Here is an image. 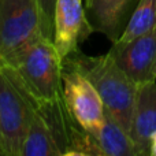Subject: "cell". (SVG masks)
<instances>
[{"label": "cell", "instance_id": "obj_1", "mask_svg": "<svg viewBox=\"0 0 156 156\" xmlns=\"http://www.w3.org/2000/svg\"><path fill=\"white\" fill-rule=\"evenodd\" d=\"M0 67L30 97L33 108L63 94V58L48 37L32 41Z\"/></svg>", "mask_w": 156, "mask_h": 156}, {"label": "cell", "instance_id": "obj_2", "mask_svg": "<svg viewBox=\"0 0 156 156\" xmlns=\"http://www.w3.org/2000/svg\"><path fill=\"white\" fill-rule=\"evenodd\" d=\"M63 66L81 73L99 92L104 108L130 134L137 82L132 80L108 52L101 56H88L78 51L63 58Z\"/></svg>", "mask_w": 156, "mask_h": 156}, {"label": "cell", "instance_id": "obj_3", "mask_svg": "<svg viewBox=\"0 0 156 156\" xmlns=\"http://www.w3.org/2000/svg\"><path fill=\"white\" fill-rule=\"evenodd\" d=\"M41 36L37 0H0V65Z\"/></svg>", "mask_w": 156, "mask_h": 156}, {"label": "cell", "instance_id": "obj_4", "mask_svg": "<svg viewBox=\"0 0 156 156\" xmlns=\"http://www.w3.org/2000/svg\"><path fill=\"white\" fill-rule=\"evenodd\" d=\"M33 115L30 97L0 67V148L5 155L21 156Z\"/></svg>", "mask_w": 156, "mask_h": 156}, {"label": "cell", "instance_id": "obj_5", "mask_svg": "<svg viewBox=\"0 0 156 156\" xmlns=\"http://www.w3.org/2000/svg\"><path fill=\"white\" fill-rule=\"evenodd\" d=\"M63 99L70 115L82 129L90 134L104 122L105 108L99 92L81 73L63 66Z\"/></svg>", "mask_w": 156, "mask_h": 156}, {"label": "cell", "instance_id": "obj_6", "mask_svg": "<svg viewBox=\"0 0 156 156\" xmlns=\"http://www.w3.org/2000/svg\"><path fill=\"white\" fill-rule=\"evenodd\" d=\"M93 32L82 0H56L54 19V44L62 58L78 51L81 41Z\"/></svg>", "mask_w": 156, "mask_h": 156}, {"label": "cell", "instance_id": "obj_7", "mask_svg": "<svg viewBox=\"0 0 156 156\" xmlns=\"http://www.w3.org/2000/svg\"><path fill=\"white\" fill-rule=\"evenodd\" d=\"M110 54L134 82L156 80V27L125 45H112Z\"/></svg>", "mask_w": 156, "mask_h": 156}, {"label": "cell", "instance_id": "obj_8", "mask_svg": "<svg viewBox=\"0 0 156 156\" xmlns=\"http://www.w3.org/2000/svg\"><path fill=\"white\" fill-rule=\"evenodd\" d=\"M156 132V81L137 85L132 118V137L140 155H149L151 138Z\"/></svg>", "mask_w": 156, "mask_h": 156}, {"label": "cell", "instance_id": "obj_9", "mask_svg": "<svg viewBox=\"0 0 156 156\" xmlns=\"http://www.w3.org/2000/svg\"><path fill=\"white\" fill-rule=\"evenodd\" d=\"M133 0H85V12L93 32L105 34L111 41H116L123 32Z\"/></svg>", "mask_w": 156, "mask_h": 156}, {"label": "cell", "instance_id": "obj_10", "mask_svg": "<svg viewBox=\"0 0 156 156\" xmlns=\"http://www.w3.org/2000/svg\"><path fill=\"white\" fill-rule=\"evenodd\" d=\"M103 156H137L140 155L130 134L105 111L104 122L94 134Z\"/></svg>", "mask_w": 156, "mask_h": 156}, {"label": "cell", "instance_id": "obj_11", "mask_svg": "<svg viewBox=\"0 0 156 156\" xmlns=\"http://www.w3.org/2000/svg\"><path fill=\"white\" fill-rule=\"evenodd\" d=\"M21 156H62L44 116L34 110Z\"/></svg>", "mask_w": 156, "mask_h": 156}, {"label": "cell", "instance_id": "obj_12", "mask_svg": "<svg viewBox=\"0 0 156 156\" xmlns=\"http://www.w3.org/2000/svg\"><path fill=\"white\" fill-rule=\"evenodd\" d=\"M156 27V0H138L122 34L112 45H125Z\"/></svg>", "mask_w": 156, "mask_h": 156}, {"label": "cell", "instance_id": "obj_13", "mask_svg": "<svg viewBox=\"0 0 156 156\" xmlns=\"http://www.w3.org/2000/svg\"><path fill=\"white\" fill-rule=\"evenodd\" d=\"M37 4L41 15V27H43L44 37H48L54 41V19L56 0H37Z\"/></svg>", "mask_w": 156, "mask_h": 156}, {"label": "cell", "instance_id": "obj_14", "mask_svg": "<svg viewBox=\"0 0 156 156\" xmlns=\"http://www.w3.org/2000/svg\"><path fill=\"white\" fill-rule=\"evenodd\" d=\"M149 155L152 156H156V132L154 133L151 138V149H149Z\"/></svg>", "mask_w": 156, "mask_h": 156}, {"label": "cell", "instance_id": "obj_15", "mask_svg": "<svg viewBox=\"0 0 156 156\" xmlns=\"http://www.w3.org/2000/svg\"><path fill=\"white\" fill-rule=\"evenodd\" d=\"M0 155H4V152L2 151V148H0Z\"/></svg>", "mask_w": 156, "mask_h": 156}, {"label": "cell", "instance_id": "obj_16", "mask_svg": "<svg viewBox=\"0 0 156 156\" xmlns=\"http://www.w3.org/2000/svg\"><path fill=\"white\" fill-rule=\"evenodd\" d=\"M2 151H3V149H2ZM4 155H5V154H4Z\"/></svg>", "mask_w": 156, "mask_h": 156}]
</instances>
